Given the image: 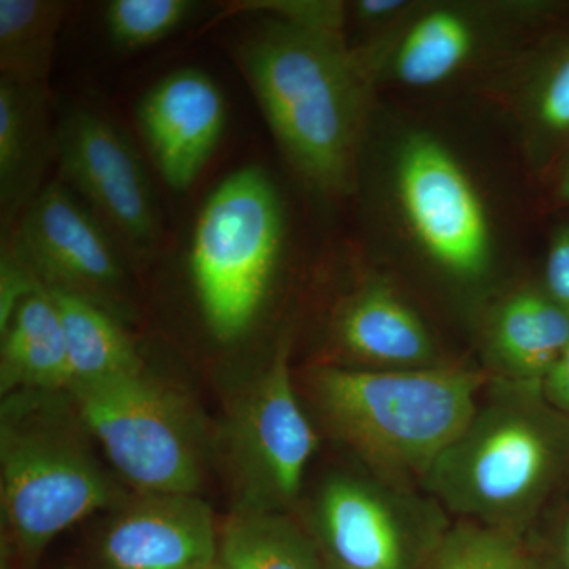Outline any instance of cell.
Returning a JSON list of instances; mask_svg holds the SVG:
<instances>
[{
	"label": "cell",
	"instance_id": "6da1fadb",
	"mask_svg": "<svg viewBox=\"0 0 569 569\" xmlns=\"http://www.w3.org/2000/svg\"><path fill=\"white\" fill-rule=\"evenodd\" d=\"M234 56L298 178L321 197H355L376 91L346 33L261 17Z\"/></svg>",
	"mask_w": 569,
	"mask_h": 569
},
{
	"label": "cell",
	"instance_id": "7a4b0ae2",
	"mask_svg": "<svg viewBox=\"0 0 569 569\" xmlns=\"http://www.w3.org/2000/svg\"><path fill=\"white\" fill-rule=\"evenodd\" d=\"M458 146L438 130L369 127L356 194L373 223L419 266L463 288L492 279L501 258L496 208Z\"/></svg>",
	"mask_w": 569,
	"mask_h": 569
},
{
	"label": "cell",
	"instance_id": "3957f363",
	"mask_svg": "<svg viewBox=\"0 0 569 569\" xmlns=\"http://www.w3.org/2000/svg\"><path fill=\"white\" fill-rule=\"evenodd\" d=\"M569 468V415L541 385L493 378L422 485L449 511L518 533Z\"/></svg>",
	"mask_w": 569,
	"mask_h": 569
},
{
	"label": "cell",
	"instance_id": "277c9868",
	"mask_svg": "<svg viewBox=\"0 0 569 569\" xmlns=\"http://www.w3.org/2000/svg\"><path fill=\"white\" fill-rule=\"evenodd\" d=\"M490 378L463 366L373 370L320 366L309 388L336 438L392 482L425 479L462 433Z\"/></svg>",
	"mask_w": 569,
	"mask_h": 569
},
{
	"label": "cell",
	"instance_id": "5b68a950",
	"mask_svg": "<svg viewBox=\"0 0 569 569\" xmlns=\"http://www.w3.org/2000/svg\"><path fill=\"white\" fill-rule=\"evenodd\" d=\"M67 391L7 396L0 415V496L11 545L26 559L74 523L127 501L93 455Z\"/></svg>",
	"mask_w": 569,
	"mask_h": 569
},
{
	"label": "cell",
	"instance_id": "8992f818",
	"mask_svg": "<svg viewBox=\"0 0 569 569\" xmlns=\"http://www.w3.org/2000/svg\"><path fill=\"white\" fill-rule=\"evenodd\" d=\"M553 0H418L396 31L350 48L373 91H432L477 73L490 77L565 26Z\"/></svg>",
	"mask_w": 569,
	"mask_h": 569
},
{
	"label": "cell",
	"instance_id": "52a82bcc",
	"mask_svg": "<svg viewBox=\"0 0 569 569\" xmlns=\"http://www.w3.org/2000/svg\"><path fill=\"white\" fill-rule=\"evenodd\" d=\"M287 247V208L264 168H239L208 194L194 223L189 274L201 317L219 342L252 329Z\"/></svg>",
	"mask_w": 569,
	"mask_h": 569
},
{
	"label": "cell",
	"instance_id": "ba28073f",
	"mask_svg": "<svg viewBox=\"0 0 569 569\" xmlns=\"http://www.w3.org/2000/svg\"><path fill=\"white\" fill-rule=\"evenodd\" d=\"M67 392L134 492L197 496L206 468L203 427L178 391L141 369Z\"/></svg>",
	"mask_w": 569,
	"mask_h": 569
},
{
	"label": "cell",
	"instance_id": "9c48e42d",
	"mask_svg": "<svg viewBox=\"0 0 569 569\" xmlns=\"http://www.w3.org/2000/svg\"><path fill=\"white\" fill-rule=\"evenodd\" d=\"M56 160L63 182L118 242L138 253L156 249L162 223L151 181L110 116L86 104L67 108L56 122Z\"/></svg>",
	"mask_w": 569,
	"mask_h": 569
},
{
	"label": "cell",
	"instance_id": "30bf717a",
	"mask_svg": "<svg viewBox=\"0 0 569 569\" xmlns=\"http://www.w3.org/2000/svg\"><path fill=\"white\" fill-rule=\"evenodd\" d=\"M288 355L284 340L231 419V451L244 496L239 508L283 512L316 452V429L296 396Z\"/></svg>",
	"mask_w": 569,
	"mask_h": 569
},
{
	"label": "cell",
	"instance_id": "8fae6325",
	"mask_svg": "<svg viewBox=\"0 0 569 569\" xmlns=\"http://www.w3.org/2000/svg\"><path fill=\"white\" fill-rule=\"evenodd\" d=\"M44 287L118 317L127 290L119 242L66 182L43 187L10 231Z\"/></svg>",
	"mask_w": 569,
	"mask_h": 569
},
{
	"label": "cell",
	"instance_id": "7c38bea8",
	"mask_svg": "<svg viewBox=\"0 0 569 569\" xmlns=\"http://www.w3.org/2000/svg\"><path fill=\"white\" fill-rule=\"evenodd\" d=\"M134 114L157 171L182 192L200 178L222 140L227 100L211 74L183 67L149 88Z\"/></svg>",
	"mask_w": 569,
	"mask_h": 569
},
{
	"label": "cell",
	"instance_id": "4fadbf2b",
	"mask_svg": "<svg viewBox=\"0 0 569 569\" xmlns=\"http://www.w3.org/2000/svg\"><path fill=\"white\" fill-rule=\"evenodd\" d=\"M418 509L372 481L337 475L316 503V527L339 569H410Z\"/></svg>",
	"mask_w": 569,
	"mask_h": 569
},
{
	"label": "cell",
	"instance_id": "5bb4252c",
	"mask_svg": "<svg viewBox=\"0 0 569 569\" xmlns=\"http://www.w3.org/2000/svg\"><path fill=\"white\" fill-rule=\"evenodd\" d=\"M492 80L527 167L556 181L569 163L568 26L520 52Z\"/></svg>",
	"mask_w": 569,
	"mask_h": 569
},
{
	"label": "cell",
	"instance_id": "9a60e30c",
	"mask_svg": "<svg viewBox=\"0 0 569 569\" xmlns=\"http://www.w3.org/2000/svg\"><path fill=\"white\" fill-rule=\"evenodd\" d=\"M100 541L108 569H206L217 561L212 509L187 493H137L114 509Z\"/></svg>",
	"mask_w": 569,
	"mask_h": 569
},
{
	"label": "cell",
	"instance_id": "2e32d148",
	"mask_svg": "<svg viewBox=\"0 0 569 569\" xmlns=\"http://www.w3.org/2000/svg\"><path fill=\"white\" fill-rule=\"evenodd\" d=\"M335 339L343 353L373 370L441 365L425 320L383 277L365 280L342 302Z\"/></svg>",
	"mask_w": 569,
	"mask_h": 569
},
{
	"label": "cell",
	"instance_id": "e0dca14e",
	"mask_svg": "<svg viewBox=\"0 0 569 569\" xmlns=\"http://www.w3.org/2000/svg\"><path fill=\"white\" fill-rule=\"evenodd\" d=\"M56 159L47 84L0 77V217L3 234L17 227L43 190L44 173Z\"/></svg>",
	"mask_w": 569,
	"mask_h": 569
},
{
	"label": "cell",
	"instance_id": "ac0fdd59",
	"mask_svg": "<svg viewBox=\"0 0 569 569\" xmlns=\"http://www.w3.org/2000/svg\"><path fill=\"white\" fill-rule=\"evenodd\" d=\"M482 339L497 378L542 385L569 346V316L545 288H518L490 306Z\"/></svg>",
	"mask_w": 569,
	"mask_h": 569
},
{
	"label": "cell",
	"instance_id": "d6986e66",
	"mask_svg": "<svg viewBox=\"0 0 569 569\" xmlns=\"http://www.w3.org/2000/svg\"><path fill=\"white\" fill-rule=\"evenodd\" d=\"M0 391H67L69 356L58 307L47 287L28 296L0 331Z\"/></svg>",
	"mask_w": 569,
	"mask_h": 569
},
{
	"label": "cell",
	"instance_id": "ffe728a7",
	"mask_svg": "<svg viewBox=\"0 0 569 569\" xmlns=\"http://www.w3.org/2000/svg\"><path fill=\"white\" fill-rule=\"evenodd\" d=\"M50 293L66 337L69 389L144 369L133 340L114 313L77 295L58 290Z\"/></svg>",
	"mask_w": 569,
	"mask_h": 569
},
{
	"label": "cell",
	"instance_id": "44dd1931",
	"mask_svg": "<svg viewBox=\"0 0 569 569\" xmlns=\"http://www.w3.org/2000/svg\"><path fill=\"white\" fill-rule=\"evenodd\" d=\"M224 569H325L305 531L282 511L236 509L219 529Z\"/></svg>",
	"mask_w": 569,
	"mask_h": 569
},
{
	"label": "cell",
	"instance_id": "7402d4cb",
	"mask_svg": "<svg viewBox=\"0 0 569 569\" xmlns=\"http://www.w3.org/2000/svg\"><path fill=\"white\" fill-rule=\"evenodd\" d=\"M69 9L61 0H0V74L47 84Z\"/></svg>",
	"mask_w": 569,
	"mask_h": 569
},
{
	"label": "cell",
	"instance_id": "603a6c76",
	"mask_svg": "<svg viewBox=\"0 0 569 569\" xmlns=\"http://www.w3.org/2000/svg\"><path fill=\"white\" fill-rule=\"evenodd\" d=\"M432 569H530L518 533L462 520L441 535Z\"/></svg>",
	"mask_w": 569,
	"mask_h": 569
},
{
	"label": "cell",
	"instance_id": "cb8c5ba5",
	"mask_svg": "<svg viewBox=\"0 0 569 569\" xmlns=\"http://www.w3.org/2000/svg\"><path fill=\"white\" fill-rule=\"evenodd\" d=\"M197 7L190 0H111L104 7V31L119 50H144L178 31Z\"/></svg>",
	"mask_w": 569,
	"mask_h": 569
},
{
	"label": "cell",
	"instance_id": "d4e9b609",
	"mask_svg": "<svg viewBox=\"0 0 569 569\" xmlns=\"http://www.w3.org/2000/svg\"><path fill=\"white\" fill-rule=\"evenodd\" d=\"M230 11L261 14L325 31L346 33L347 2L336 0H247L233 2Z\"/></svg>",
	"mask_w": 569,
	"mask_h": 569
},
{
	"label": "cell",
	"instance_id": "484cf974",
	"mask_svg": "<svg viewBox=\"0 0 569 569\" xmlns=\"http://www.w3.org/2000/svg\"><path fill=\"white\" fill-rule=\"evenodd\" d=\"M418 0H355L347 2V29L353 26L350 48L366 47L396 31L410 17Z\"/></svg>",
	"mask_w": 569,
	"mask_h": 569
},
{
	"label": "cell",
	"instance_id": "4316f807",
	"mask_svg": "<svg viewBox=\"0 0 569 569\" xmlns=\"http://www.w3.org/2000/svg\"><path fill=\"white\" fill-rule=\"evenodd\" d=\"M44 284L10 234H3L0 252V331L17 307Z\"/></svg>",
	"mask_w": 569,
	"mask_h": 569
},
{
	"label": "cell",
	"instance_id": "83f0119b",
	"mask_svg": "<svg viewBox=\"0 0 569 569\" xmlns=\"http://www.w3.org/2000/svg\"><path fill=\"white\" fill-rule=\"evenodd\" d=\"M542 288L569 316V224L557 228L550 238Z\"/></svg>",
	"mask_w": 569,
	"mask_h": 569
},
{
	"label": "cell",
	"instance_id": "f1b7e54d",
	"mask_svg": "<svg viewBox=\"0 0 569 569\" xmlns=\"http://www.w3.org/2000/svg\"><path fill=\"white\" fill-rule=\"evenodd\" d=\"M542 395L550 406L569 415V346L541 385Z\"/></svg>",
	"mask_w": 569,
	"mask_h": 569
},
{
	"label": "cell",
	"instance_id": "f546056e",
	"mask_svg": "<svg viewBox=\"0 0 569 569\" xmlns=\"http://www.w3.org/2000/svg\"><path fill=\"white\" fill-rule=\"evenodd\" d=\"M553 183H556L557 200H559L561 204L569 206V163L567 164V168L557 176Z\"/></svg>",
	"mask_w": 569,
	"mask_h": 569
},
{
	"label": "cell",
	"instance_id": "4dcf8cb0",
	"mask_svg": "<svg viewBox=\"0 0 569 569\" xmlns=\"http://www.w3.org/2000/svg\"><path fill=\"white\" fill-rule=\"evenodd\" d=\"M563 556H565V565H567V569H569V520L567 523V530H565Z\"/></svg>",
	"mask_w": 569,
	"mask_h": 569
},
{
	"label": "cell",
	"instance_id": "1f68e13d",
	"mask_svg": "<svg viewBox=\"0 0 569 569\" xmlns=\"http://www.w3.org/2000/svg\"><path fill=\"white\" fill-rule=\"evenodd\" d=\"M206 569H224L222 565L219 563V561H216V563L211 565V567Z\"/></svg>",
	"mask_w": 569,
	"mask_h": 569
}]
</instances>
